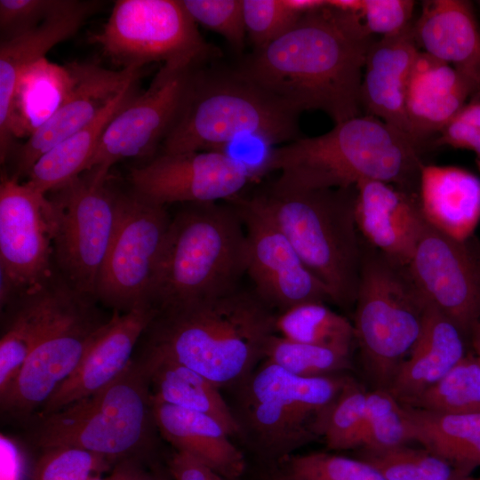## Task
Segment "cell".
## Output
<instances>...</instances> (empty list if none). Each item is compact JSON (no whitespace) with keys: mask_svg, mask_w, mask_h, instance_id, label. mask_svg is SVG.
<instances>
[{"mask_svg":"<svg viewBox=\"0 0 480 480\" xmlns=\"http://www.w3.org/2000/svg\"><path fill=\"white\" fill-rule=\"evenodd\" d=\"M468 340L471 350L480 361V320L476 322L470 328Z\"/></svg>","mask_w":480,"mask_h":480,"instance_id":"cell-52","label":"cell"},{"mask_svg":"<svg viewBox=\"0 0 480 480\" xmlns=\"http://www.w3.org/2000/svg\"><path fill=\"white\" fill-rule=\"evenodd\" d=\"M152 412L155 425L176 451L198 459L228 480L238 478L244 472L243 452L212 417L156 402H152Z\"/></svg>","mask_w":480,"mask_h":480,"instance_id":"cell-28","label":"cell"},{"mask_svg":"<svg viewBox=\"0 0 480 480\" xmlns=\"http://www.w3.org/2000/svg\"><path fill=\"white\" fill-rule=\"evenodd\" d=\"M171 217L166 206L123 191L119 220L96 284L98 302L114 312L149 305Z\"/></svg>","mask_w":480,"mask_h":480,"instance_id":"cell-13","label":"cell"},{"mask_svg":"<svg viewBox=\"0 0 480 480\" xmlns=\"http://www.w3.org/2000/svg\"><path fill=\"white\" fill-rule=\"evenodd\" d=\"M418 197L424 220L457 240L473 236L480 220V180L456 166L423 164Z\"/></svg>","mask_w":480,"mask_h":480,"instance_id":"cell-27","label":"cell"},{"mask_svg":"<svg viewBox=\"0 0 480 480\" xmlns=\"http://www.w3.org/2000/svg\"><path fill=\"white\" fill-rule=\"evenodd\" d=\"M0 274L17 297L55 274L46 195L4 172L0 182Z\"/></svg>","mask_w":480,"mask_h":480,"instance_id":"cell-18","label":"cell"},{"mask_svg":"<svg viewBox=\"0 0 480 480\" xmlns=\"http://www.w3.org/2000/svg\"><path fill=\"white\" fill-rule=\"evenodd\" d=\"M156 313L150 305L113 312L77 367L43 405L41 416L97 392L119 376L132 362L134 350Z\"/></svg>","mask_w":480,"mask_h":480,"instance_id":"cell-20","label":"cell"},{"mask_svg":"<svg viewBox=\"0 0 480 480\" xmlns=\"http://www.w3.org/2000/svg\"><path fill=\"white\" fill-rule=\"evenodd\" d=\"M255 174L244 161L210 150L159 153L132 167L127 180L140 197L166 206L228 201L239 196Z\"/></svg>","mask_w":480,"mask_h":480,"instance_id":"cell-15","label":"cell"},{"mask_svg":"<svg viewBox=\"0 0 480 480\" xmlns=\"http://www.w3.org/2000/svg\"><path fill=\"white\" fill-rule=\"evenodd\" d=\"M148 366L151 401L209 415L232 436L241 431L219 388L194 370L175 361L143 353Z\"/></svg>","mask_w":480,"mask_h":480,"instance_id":"cell-30","label":"cell"},{"mask_svg":"<svg viewBox=\"0 0 480 480\" xmlns=\"http://www.w3.org/2000/svg\"><path fill=\"white\" fill-rule=\"evenodd\" d=\"M245 244L242 217L230 201L184 204L171 217L149 305L160 310L239 289Z\"/></svg>","mask_w":480,"mask_h":480,"instance_id":"cell-4","label":"cell"},{"mask_svg":"<svg viewBox=\"0 0 480 480\" xmlns=\"http://www.w3.org/2000/svg\"><path fill=\"white\" fill-rule=\"evenodd\" d=\"M252 198L328 289L332 302L354 306L363 255L355 215L356 187L296 190L271 185Z\"/></svg>","mask_w":480,"mask_h":480,"instance_id":"cell-6","label":"cell"},{"mask_svg":"<svg viewBox=\"0 0 480 480\" xmlns=\"http://www.w3.org/2000/svg\"><path fill=\"white\" fill-rule=\"evenodd\" d=\"M479 4H480V1H479Z\"/></svg>","mask_w":480,"mask_h":480,"instance_id":"cell-57","label":"cell"},{"mask_svg":"<svg viewBox=\"0 0 480 480\" xmlns=\"http://www.w3.org/2000/svg\"><path fill=\"white\" fill-rule=\"evenodd\" d=\"M404 406L412 441L469 474L480 467V411L446 414Z\"/></svg>","mask_w":480,"mask_h":480,"instance_id":"cell-33","label":"cell"},{"mask_svg":"<svg viewBox=\"0 0 480 480\" xmlns=\"http://www.w3.org/2000/svg\"><path fill=\"white\" fill-rule=\"evenodd\" d=\"M69 65L74 82L64 102L11 155L12 173L9 176L16 180L27 178L39 157L92 122L130 82L141 75V69L114 70L92 62L72 61Z\"/></svg>","mask_w":480,"mask_h":480,"instance_id":"cell-19","label":"cell"},{"mask_svg":"<svg viewBox=\"0 0 480 480\" xmlns=\"http://www.w3.org/2000/svg\"><path fill=\"white\" fill-rule=\"evenodd\" d=\"M121 68L151 62L169 68H197L219 56L204 40L181 0H118L90 37Z\"/></svg>","mask_w":480,"mask_h":480,"instance_id":"cell-11","label":"cell"},{"mask_svg":"<svg viewBox=\"0 0 480 480\" xmlns=\"http://www.w3.org/2000/svg\"><path fill=\"white\" fill-rule=\"evenodd\" d=\"M436 140L438 146L447 145L457 148L469 149L475 152L480 161V128L453 119L439 132Z\"/></svg>","mask_w":480,"mask_h":480,"instance_id":"cell-47","label":"cell"},{"mask_svg":"<svg viewBox=\"0 0 480 480\" xmlns=\"http://www.w3.org/2000/svg\"><path fill=\"white\" fill-rule=\"evenodd\" d=\"M373 41L359 14L327 4L300 15L236 69L298 113L323 111L336 124L360 116L364 68Z\"/></svg>","mask_w":480,"mask_h":480,"instance_id":"cell-1","label":"cell"},{"mask_svg":"<svg viewBox=\"0 0 480 480\" xmlns=\"http://www.w3.org/2000/svg\"><path fill=\"white\" fill-rule=\"evenodd\" d=\"M368 391L349 379L327 411L320 428L328 449H356L364 420Z\"/></svg>","mask_w":480,"mask_h":480,"instance_id":"cell-40","label":"cell"},{"mask_svg":"<svg viewBox=\"0 0 480 480\" xmlns=\"http://www.w3.org/2000/svg\"><path fill=\"white\" fill-rule=\"evenodd\" d=\"M266 480H282L278 477H276V476L272 475L269 478L266 479Z\"/></svg>","mask_w":480,"mask_h":480,"instance_id":"cell-55","label":"cell"},{"mask_svg":"<svg viewBox=\"0 0 480 480\" xmlns=\"http://www.w3.org/2000/svg\"><path fill=\"white\" fill-rule=\"evenodd\" d=\"M154 422L148 366L132 358L126 369L97 392L41 416L35 440L42 449L71 446L126 460L147 442Z\"/></svg>","mask_w":480,"mask_h":480,"instance_id":"cell-8","label":"cell"},{"mask_svg":"<svg viewBox=\"0 0 480 480\" xmlns=\"http://www.w3.org/2000/svg\"><path fill=\"white\" fill-rule=\"evenodd\" d=\"M284 2L300 14L312 12L327 4V0H284Z\"/></svg>","mask_w":480,"mask_h":480,"instance_id":"cell-51","label":"cell"},{"mask_svg":"<svg viewBox=\"0 0 480 480\" xmlns=\"http://www.w3.org/2000/svg\"><path fill=\"white\" fill-rule=\"evenodd\" d=\"M354 308V337L365 370L376 388L388 390L421 332L428 304L407 265L363 240Z\"/></svg>","mask_w":480,"mask_h":480,"instance_id":"cell-7","label":"cell"},{"mask_svg":"<svg viewBox=\"0 0 480 480\" xmlns=\"http://www.w3.org/2000/svg\"><path fill=\"white\" fill-rule=\"evenodd\" d=\"M1 480H22L23 461L16 445L1 436Z\"/></svg>","mask_w":480,"mask_h":480,"instance_id":"cell-48","label":"cell"},{"mask_svg":"<svg viewBox=\"0 0 480 480\" xmlns=\"http://www.w3.org/2000/svg\"><path fill=\"white\" fill-rule=\"evenodd\" d=\"M446 414L480 411V361L470 349L411 406Z\"/></svg>","mask_w":480,"mask_h":480,"instance_id":"cell-36","label":"cell"},{"mask_svg":"<svg viewBox=\"0 0 480 480\" xmlns=\"http://www.w3.org/2000/svg\"><path fill=\"white\" fill-rule=\"evenodd\" d=\"M300 113L236 68H198L183 108L161 145V153L222 151L239 137L266 144L300 139Z\"/></svg>","mask_w":480,"mask_h":480,"instance_id":"cell-5","label":"cell"},{"mask_svg":"<svg viewBox=\"0 0 480 480\" xmlns=\"http://www.w3.org/2000/svg\"><path fill=\"white\" fill-rule=\"evenodd\" d=\"M350 378L300 377L268 360L243 383L244 421L260 452L276 463L316 437Z\"/></svg>","mask_w":480,"mask_h":480,"instance_id":"cell-9","label":"cell"},{"mask_svg":"<svg viewBox=\"0 0 480 480\" xmlns=\"http://www.w3.org/2000/svg\"><path fill=\"white\" fill-rule=\"evenodd\" d=\"M350 351L300 343L273 334L266 347L265 358L300 377L334 374L349 365Z\"/></svg>","mask_w":480,"mask_h":480,"instance_id":"cell-39","label":"cell"},{"mask_svg":"<svg viewBox=\"0 0 480 480\" xmlns=\"http://www.w3.org/2000/svg\"><path fill=\"white\" fill-rule=\"evenodd\" d=\"M407 268L427 303L468 335L480 320V242L454 239L425 220Z\"/></svg>","mask_w":480,"mask_h":480,"instance_id":"cell-17","label":"cell"},{"mask_svg":"<svg viewBox=\"0 0 480 480\" xmlns=\"http://www.w3.org/2000/svg\"><path fill=\"white\" fill-rule=\"evenodd\" d=\"M412 441L404 406L387 389L368 391L357 448L382 451L406 445Z\"/></svg>","mask_w":480,"mask_h":480,"instance_id":"cell-37","label":"cell"},{"mask_svg":"<svg viewBox=\"0 0 480 480\" xmlns=\"http://www.w3.org/2000/svg\"><path fill=\"white\" fill-rule=\"evenodd\" d=\"M470 349L468 335L428 305L421 332L388 390L400 404L412 406Z\"/></svg>","mask_w":480,"mask_h":480,"instance_id":"cell-25","label":"cell"},{"mask_svg":"<svg viewBox=\"0 0 480 480\" xmlns=\"http://www.w3.org/2000/svg\"><path fill=\"white\" fill-rule=\"evenodd\" d=\"M419 146L372 116H358L328 132L272 148L259 174L278 172L272 186L282 189L356 187L380 180L418 196Z\"/></svg>","mask_w":480,"mask_h":480,"instance_id":"cell-3","label":"cell"},{"mask_svg":"<svg viewBox=\"0 0 480 480\" xmlns=\"http://www.w3.org/2000/svg\"><path fill=\"white\" fill-rule=\"evenodd\" d=\"M92 296L61 278L51 314L20 372L0 396L3 412L26 415L42 406L77 367L110 319Z\"/></svg>","mask_w":480,"mask_h":480,"instance_id":"cell-12","label":"cell"},{"mask_svg":"<svg viewBox=\"0 0 480 480\" xmlns=\"http://www.w3.org/2000/svg\"><path fill=\"white\" fill-rule=\"evenodd\" d=\"M454 119L480 128V100H473L467 103Z\"/></svg>","mask_w":480,"mask_h":480,"instance_id":"cell-49","label":"cell"},{"mask_svg":"<svg viewBox=\"0 0 480 480\" xmlns=\"http://www.w3.org/2000/svg\"><path fill=\"white\" fill-rule=\"evenodd\" d=\"M276 464L273 475L282 480H387L364 460L328 452L292 454Z\"/></svg>","mask_w":480,"mask_h":480,"instance_id":"cell-38","label":"cell"},{"mask_svg":"<svg viewBox=\"0 0 480 480\" xmlns=\"http://www.w3.org/2000/svg\"><path fill=\"white\" fill-rule=\"evenodd\" d=\"M122 195L110 176L97 179L87 172L46 195L54 270L78 292L94 298Z\"/></svg>","mask_w":480,"mask_h":480,"instance_id":"cell-10","label":"cell"},{"mask_svg":"<svg viewBox=\"0 0 480 480\" xmlns=\"http://www.w3.org/2000/svg\"><path fill=\"white\" fill-rule=\"evenodd\" d=\"M197 23L218 33L236 52L244 48L246 31L242 0H182Z\"/></svg>","mask_w":480,"mask_h":480,"instance_id":"cell-43","label":"cell"},{"mask_svg":"<svg viewBox=\"0 0 480 480\" xmlns=\"http://www.w3.org/2000/svg\"><path fill=\"white\" fill-rule=\"evenodd\" d=\"M168 470L174 480H228L198 459L179 451L169 460Z\"/></svg>","mask_w":480,"mask_h":480,"instance_id":"cell-46","label":"cell"},{"mask_svg":"<svg viewBox=\"0 0 480 480\" xmlns=\"http://www.w3.org/2000/svg\"><path fill=\"white\" fill-rule=\"evenodd\" d=\"M245 229V274L255 295L277 314L309 301L332 302L328 289L307 268L292 244L252 197L229 199Z\"/></svg>","mask_w":480,"mask_h":480,"instance_id":"cell-16","label":"cell"},{"mask_svg":"<svg viewBox=\"0 0 480 480\" xmlns=\"http://www.w3.org/2000/svg\"><path fill=\"white\" fill-rule=\"evenodd\" d=\"M357 459L376 468L387 480H473L428 450L403 445L382 451L359 449Z\"/></svg>","mask_w":480,"mask_h":480,"instance_id":"cell-35","label":"cell"},{"mask_svg":"<svg viewBox=\"0 0 480 480\" xmlns=\"http://www.w3.org/2000/svg\"><path fill=\"white\" fill-rule=\"evenodd\" d=\"M156 480H169L166 476L162 474H156Z\"/></svg>","mask_w":480,"mask_h":480,"instance_id":"cell-54","label":"cell"},{"mask_svg":"<svg viewBox=\"0 0 480 480\" xmlns=\"http://www.w3.org/2000/svg\"><path fill=\"white\" fill-rule=\"evenodd\" d=\"M198 68L162 66L147 91L109 122L85 172L103 179L123 159L152 156L177 121Z\"/></svg>","mask_w":480,"mask_h":480,"instance_id":"cell-14","label":"cell"},{"mask_svg":"<svg viewBox=\"0 0 480 480\" xmlns=\"http://www.w3.org/2000/svg\"><path fill=\"white\" fill-rule=\"evenodd\" d=\"M73 0H1V41L27 33L52 15L68 8Z\"/></svg>","mask_w":480,"mask_h":480,"instance_id":"cell-44","label":"cell"},{"mask_svg":"<svg viewBox=\"0 0 480 480\" xmlns=\"http://www.w3.org/2000/svg\"><path fill=\"white\" fill-rule=\"evenodd\" d=\"M414 4L411 0H362L359 16L372 36H393L411 26Z\"/></svg>","mask_w":480,"mask_h":480,"instance_id":"cell-45","label":"cell"},{"mask_svg":"<svg viewBox=\"0 0 480 480\" xmlns=\"http://www.w3.org/2000/svg\"><path fill=\"white\" fill-rule=\"evenodd\" d=\"M112 461L91 451L71 446L43 450L32 480H88L110 468Z\"/></svg>","mask_w":480,"mask_h":480,"instance_id":"cell-41","label":"cell"},{"mask_svg":"<svg viewBox=\"0 0 480 480\" xmlns=\"http://www.w3.org/2000/svg\"><path fill=\"white\" fill-rule=\"evenodd\" d=\"M138 81L130 82L92 122L39 157L25 183L47 195L84 173L109 122L138 93Z\"/></svg>","mask_w":480,"mask_h":480,"instance_id":"cell-29","label":"cell"},{"mask_svg":"<svg viewBox=\"0 0 480 480\" xmlns=\"http://www.w3.org/2000/svg\"><path fill=\"white\" fill-rule=\"evenodd\" d=\"M276 314L253 292L156 310L144 333V352L200 373L218 388L243 383L265 358Z\"/></svg>","mask_w":480,"mask_h":480,"instance_id":"cell-2","label":"cell"},{"mask_svg":"<svg viewBox=\"0 0 480 480\" xmlns=\"http://www.w3.org/2000/svg\"><path fill=\"white\" fill-rule=\"evenodd\" d=\"M74 78L68 63L59 65L44 57L20 73L12 100L11 135L28 139L60 108Z\"/></svg>","mask_w":480,"mask_h":480,"instance_id":"cell-31","label":"cell"},{"mask_svg":"<svg viewBox=\"0 0 480 480\" xmlns=\"http://www.w3.org/2000/svg\"><path fill=\"white\" fill-rule=\"evenodd\" d=\"M122 476L121 480H156V474H149L139 468L131 460H123L120 463Z\"/></svg>","mask_w":480,"mask_h":480,"instance_id":"cell-50","label":"cell"},{"mask_svg":"<svg viewBox=\"0 0 480 480\" xmlns=\"http://www.w3.org/2000/svg\"><path fill=\"white\" fill-rule=\"evenodd\" d=\"M412 33L419 50L452 66L480 88V29L468 2L424 1Z\"/></svg>","mask_w":480,"mask_h":480,"instance_id":"cell-26","label":"cell"},{"mask_svg":"<svg viewBox=\"0 0 480 480\" xmlns=\"http://www.w3.org/2000/svg\"><path fill=\"white\" fill-rule=\"evenodd\" d=\"M419 52L412 25L396 36L373 41L367 52L361 86V104L366 115L382 120L411 140L405 93Z\"/></svg>","mask_w":480,"mask_h":480,"instance_id":"cell-24","label":"cell"},{"mask_svg":"<svg viewBox=\"0 0 480 480\" xmlns=\"http://www.w3.org/2000/svg\"><path fill=\"white\" fill-rule=\"evenodd\" d=\"M60 284L55 273L43 285L20 294L5 308L0 340V396L26 362L53 308Z\"/></svg>","mask_w":480,"mask_h":480,"instance_id":"cell-32","label":"cell"},{"mask_svg":"<svg viewBox=\"0 0 480 480\" xmlns=\"http://www.w3.org/2000/svg\"><path fill=\"white\" fill-rule=\"evenodd\" d=\"M246 36L260 50L284 35L300 15L284 0H242Z\"/></svg>","mask_w":480,"mask_h":480,"instance_id":"cell-42","label":"cell"},{"mask_svg":"<svg viewBox=\"0 0 480 480\" xmlns=\"http://www.w3.org/2000/svg\"><path fill=\"white\" fill-rule=\"evenodd\" d=\"M480 88L452 66L420 50L407 83L405 110L412 140L420 146L440 132Z\"/></svg>","mask_w":480,"mask_h":480,"instance_id":"cell-23","label":"cell"},{"mask_svg":"<svg viewBox=\"0 0 480 480\" xmlns=\"http://www.w3.org/2000/svg\"><path fill=\"white\" fill-rule=\"evenodd\" d=\"M97 1L73 0L32 30L0 43V159L4 164L14 149L11 135L12 100L23 68L46 57L54 45L73 36L98 9Z\"/></svg>","mask_w":480,"mask_h":480,"instance_id":"cell-22","label":"cell"},{"mask_svg":"<svg viewBox=\"0 0 480 480\" xmlns=\"http://www.w3.org/2000/svg\"><path fill=\"white\" fill-rule=\"evenodd\" d=\"M476 480H480V476Z\"/></svg>","mask_w":480,"mask_h":480,"instance_id":"cell-56","label":"cell"},{"mask_svg":"<svg viewBox=\"0 0 480 480\" xmlns=\"http://www.w3.org/2000/svg\"><path fill=\"white\" fill-rule=\"evenodd\" d=\"M275 327L280 336L292 341L348 351L355 340L353 324L321 301L301 303L276 314Z\"/></svg>","mask_w":480,"mask_h":480,"instance_id":"cell-34","label":"cell"},{"mask_svg":"<svg viewBox=\"0 0 480 480\" xmlns=\"http://www.w3.org/2000/svg\"><path fill=\"white\" fill-rule=\"evenodd\" d=\"M356 187L355 215L363 240L407 265L425 223L418 196L380 180H364Z\"/></svg>","mask_w":480,"mask_h":480,"instance_id":"cell-21","label":"cell"},{"mask_svg":"<svg viewBox=\"0 0 480 480\" xmlns=\"http://www.w3.org/2000/svg\"><path fill=\"white\" fill-rule=\"evenodd\" d=\"M122 470L120 463L116 467L111 475L106 478H102L101 476H93L88 480H121Z\"/></svg>","mask_w":480,"mask_h":480,"instance_id":"cell-53","label":"cell"}]
</instances>
